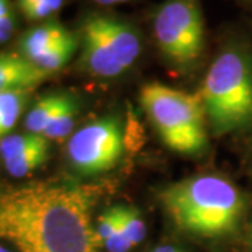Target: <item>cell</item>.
<instances>
[{"label":"cell","instance_id":"obj_22","mask_svg":"<svg viewBox=\"0 0 252 252\" xmlns=\"http://www.w3.org/2000/svg\"><path fill=\"white\" fill-rule=\"evenodd\" d=\"M0 252H10V251L7 250V248H4V247H1V245H0Z\"/></svg>","mask_w":252,"mask_h":252},{"label":"cell","instance_id":"obj_18","mask_svg":"<svg viewBox=\"0 0 252 252\" xmlns=\"http://www.w3.org/2000/svg\"><path fill=\"white\" fill-rule=\"evenodd\" d=\"M14 16L9 0H0V44L6 42L14 32Z\"/></svg>","mask_w":252,"mask_h":252},{"label":"cell","instance_id":"obj_4","mask_svg":"<svg viewBox=\"0 0 252 252\" xmlns=\"http://www.w3.org/2000/svg\"><path fill=\"white\" fill-rule=\"evenodd\" d=\"M140 104L170 150L196 156L207 147L206 114L199 94L149 83L140 90Z\"/></svg>","mask_w":252,"mask_h":252},{"label":"cell","instance_id":"obj_5","mask_svg":"<svg viewBox=\"0 0 252 252\" xmlns=\"http://www.w3.org/2000/svg\"><path fill=\"white\" fill-rule=\"evenodd\" d=\"M81 63L87 72L112 79L130 69L142 52L140 34L122 18L91 13L81 23Z\"/></svg>","mask_w":252,"mask_h":252},{"label":"cell","instance_id":"obj_14","mask_svg":"<svg viewBox=\"0 0 252 252\" xmlns=\"http://www.w3.org/2000/svg\"><path fill=\"white\" fill-rule=\"evenodd\" d=\"M74 117H76V104L73 99L67 98L51 119L42 136H45L48 140L64 139L73 130Z\"/></svg>","mask_w":252,"mask_h":252},{"label":"cell","instance_id":"obj_3","mask_svg":"<svg viewBox=\"0 0 252 252\" xmlns=\"http://www.w3.org/2000/svg\"><path fill=\"white\" fill-rule=\"evenodd\" d=\"M207 125L216 135L252 124V61L241 45H228L209 66L199 90Z\"/></svg>","mask_w":252,"mask_h":252},{"label":"cell","instance_id":"obj_21","mask_svg":"<svg viewBox=\"0 0 252 252\" xmlns=\"http://www.w3.org/2000/svg\"><path fill=\"white\" fill-rule=\"evenodd\" d=\"M250 244L252 247V221H251V227H250Z\"/></svg>","mask_w":252,"mask_h":252},{"label":"cell","instance_id":"obj_10","mask_svg":"<svg viewBox=\"0 0 252 252\" xmlns=\"http://www.w3.org/2000/svg\"><path fill=\"white\" fill-rule=\"evenodd\" d=\"M69 98L67 95L62 94H52V95H45L39 98L35 102V105L30 109L26 118V129L28 133H35V135H42L45 132L46 126L51 122V119L59 111L66 99Z\"/></svg>","mask_w":252,"mask_h":252},{"label":"cell","instance_id":"obj_15","mask_svg":"<svg viewBox=\"0 0 252 252\" xmlns=\"http://www.w3.org/2000/svg\"><path fill=\"white\" fill-rule=\"evenodd\" d=\"M117 210L122 231L133 248L142 243L146 237V224L143 219L135 207L117 206Z\"/></svg>","mask_w":252,"mask_h":252},{"label":"cell","instance_id":"obj_9","mask_svg":"<svg viewBox=\"0 0 252 252\" xmlns=\"http://www.w3.org/2000/svg\"><path fill=\"white\" fill-rule=\"evenodd\" d=\"M74 36L72 31L56 21H48L41 26L31 28L20 39V55L34 63L44 55L52 51L55 46Z\"/></svg>","mask_w":252,"mask_h":252},{"label":"cell","instance_id":"obj_1","mask_svg":"<svg viewBox=\"0 0 252 252\" xmlns=\"http://www.w3.org/2000/svg\"><path fill=\"white\" fill-rule=\"evenodd\" d=\"M0 240L18 252H98L89 193L45 181L0 189Z\"/></svg>","mask_w":252,"mask_h":252},{"label":"cell","instance_id":"obj_11","mask_svg":"<svg viewBox=\"0 0 252 252\" xmlns=\"http://www.w3.org/2000/svg\"><path fill=\"white\" fill-rule=\"evenodd\" d=\"M27 90L0 93V140L7 136L17 124L18 118L27 102Z\"/></svg>","mask_w":252,"mask_h":252},{"label":"cell","instance_id":"obj_20","mask_svg":"<svg viewBox=\"0 0 252 252\" xmlns=\"http://www.w3.org/2000/svg\"><path fill=\"white\" fill-rule=\"evenodd\" d=\"M93 1L99 4V6L108 7V6H115V4H124V3H127L130 0H93Z\"/></svg>","mask_w":252,"mask_h":252},{"label":"cell","instance_id":"obj_6","mask_svg":"<svg viewBox=\"0 0 252 252\" xmlns=\"http://www.w3.org/2000/svg\"><path fill=\"white\" fill-rule=\"evenodd\" d=\"M153 36L162 58L180 72L192 70L206 46L199 0H165L156 10Z\"/></svg>","mask_w":252,"mask_h":252},{"label":"cell","instance_id":"obj_13","mask_svg":"<svg viewBox=\"0 0 252 252\" xmlns=\"http://www.w3.org/2000/svg\"><path fill=\"white\" fill-rule=\"evenodd\" d=\"M48 143L49 140L45 136L35 133L27 132L23 135H7L0 140V157L3 158V161H6Z\"/></svg>","mask_w":252,"mask_h":252},{"label":"cell","instance_id":"obj_8","mask_svg":"<svg viewBox=\"0 0 252 252\" xmlns=\"http://www.w3.org/2000/svg\"><path fill=\"white\" fill-rule=\"evenodd\" d=\"M49 76L51 73L41 70L23 55L0 52V93L31 90Z\"/></svg>","mask_w":252,"mask_h":252},{"label":"cell","instance_id":"obj_12","mask_svg":"<svg viewBox=\"0 0 252 252\" xmlns=\"http://www.w3.org/2000/svg\"><path fill=\"white\" fill-rule=\"evenodd\" d=\"M48 156H49V143L20 154L14 158L6 160L4 168L11 177L21 178L36 170L38 167H41L48 160Z\"/></svg>","mask_w":252,"mask_h":252},{"label":"cell","instance_id":"obj_7","mask_svg":"<svg viewBox=\"0 0 252 252\" xmlns=\"http://www.w3.org/2000/svg\"><path fill=\"white\" fill-rule=\"evenodd\" d=\"M124 152L122 129L115 118L94 121L74 132L67 144V157L81 174L111 170Z\"/></svg>","mask_w":252,"mask_h":252},{"label":"cell","instance_id":"obj_19","mask_svg":"<svg viewBox=\"0 0 252 252\" xmlns=\"http://www.w3.org/2000/svg\"><path fill=\"white\" fill-rule=\"evenodd\" d=\"M152 252H184V251L180 250L178 247H175V245L165 244V245H158V247H156Z\"/></svg>","mask_w":252,"mask_h":252},{"label":"cell","instance_id":"obj_16","mask_svg":"<svg viewBox=\"0 0 252 252\" xmlns=\"http://www.w3.org/2000/svg\"><path fill=\"white\" fill-rule=\"evenodd\" d=\"M21 13L30 21H41L58 13L64 0H17Z\"/></svg>","mask_w":252,"mask_h":252},{"label":"cell","instance_id":"obj_2","mask_svg":"<svg viewBox=\"0 0 252 252\" xmlns=\"http://www.w3.org/2000/svg\"><path fill=\"white\" fill-rule=\"evenodd\" d=\"M158 199L178 230L205 238L231 234L245 207L234 184L212 174L171 184L160 190Z\"/></svg>","mask_w":252,"mask_h":252},{"label":"cell","instance_id":"obj_17","mask_svg":"<svg viewBox=\"0 0 252 252\" xmlns=\"http://www.w3.org/2000/svg\"><path fill=\"white\" fill-rule=\"evenodd\" d=\"M118 227H119V217H118L117 206L111 207L99 215L97 219V224L94 225L95 237H97L99 247L108 243L112 238V235L117 233Z\"/></svg>","mask_w":252,"mask_h":252}]
</instances>
